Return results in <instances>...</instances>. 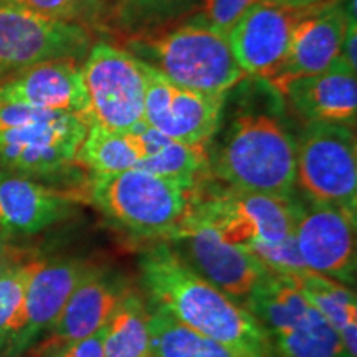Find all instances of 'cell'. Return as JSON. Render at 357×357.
Wrapping results in <instances>:
<instances>
[{"label": "cell", "mask_w": 357, "mask_h": 357, "mask_svg": "<svg viewBox=\"0 0 357 357\" xmlns=\"http://www.w3.org/2000/svg\"><path fill=\"white\" fill-rule=\"evenodd\" d=\"M151 305L238 357H275L265 329L238 301L195 273L167 242H153L139 257Z\"/></svg>", "instance_id": "cell-1"}, {"label": "cell", "mask_w": 357, "mask_h": 357, "mask_svg": "<svg viewBox=\"0 0 357 357\" xmlns=\"http://www.w3.org/2000/svg\"><path fill=\"white\" fill-rule=\"evenodd\" d=\"M208 174L231 189L289 200L296 192L293 134L273 113L240 111L211 153Z\"/></svg>", "instance_id": "cell-2"}, {"label": "cell", "mask_w": 357, "mask_h": 357, "mask_svg": "<svg viewBox=\"0 0 357 357\" xmlns=\"http://www.w3.org/2000/svg\"><path fill=\"white\" fill-rule=\"evenodd\" d=\"M126 50L172 83L205 95L227 96L247 78L227 35L192 19L174 29L136 33Z\"/></svg>", "instance_id": "cell-3"}, {"label": "cell", "mask_w": 357, "mask_h": 357, "mask_svg": "<svg viewBox=\"0 0 357 357\" xmlns=\"http://www.w3.org/2000/svg\"><path fill=\"white\" fill-rule=\"evenodd\" d=\"M197 185L131 169L89 174L83 195L101 215L136 240L166 242L189 212Z\"/></svg>", "instance_id": "cell-4"}, {"label": "cell", "mask_w": 357, "mask_h": 357, "mask_svg": "<svg viewBox=\"0 0 357 357\" xmlns=\"http://www.w3.org/2000/svg\"><path fill=\"white\" fill-rule=\"evenodd\" d=\"M88 119L0 101V164L29 177L60 174L77 160Z\"/></svg>", "instance_id": "cell-5"}, {"label": "cell", "mask_w": 357, "mask_h": 357, "mask_svg": "<svg viewBox=\"0 0 357 357\" xmlns=\"http://www.w3.org/2000/svg\"><path fill=\"white\" fill-rule=\"evenodd\" d=\"M243 306L270 339L275 357H351L323 314L281 275H266Z\"/></svg>", "instance_id": "cell-6"}, {"label": "cell", "mask_w": 357, "mask_h": 357, "mask_svg": "<svg viewBox=\"0 0 357 357\" xmlns=\"http://www.w3.org/2000/svg\"><path fill=\"white\" fill-rule=\"evenodd\" d=\"M190 211L255 258L293 238L291 199L236 190L205 178L195 189Z\"/></svg>", "instance_id": "cell-7"}, {"label": "cell", "mask_w": 357, "mask_h": 357, "mask_svg": "<svg viewBox=\"0 0 357 357\" xmlns=\"http://www.w3.org/2000/svg\"><path fill=\"white\" fill-rule=\"evenodd\" d=\"M296 146V190L357 220V141L352 126L306 123Z\"/></svg>", "instance_id": "cell-8"}, {"label": "cell", "mask_w": 357, "mask_h": 357, "mask_svg": "<svg viewBox=\"0 0 357 357\" xmlns=\"http://www.w3.org/2000/svg\"><path fill=\"white\" fill-rule=\"evenodd\" d=\"M89 124L129 131L144 123L146 75L142 61L126 48L91 43L82 61Z\"/></svg>", "instance_id": "cell-9"}, {"label": "cell", "mask_w": 357, "mask_h": 357, "mask_svg": "<svg viewBox=\"0 0 357 357\" xmlns=\"http://www.w3.org/2000/svg\"><path fill=\"white\" fill-rule=\"evenodd\" d=\"M166 242L195 273L240 305L270 275L248 250L227 242L190 208Z\"/></svg>", "instance_id": "cell-10"}, {"label": "cell", "mask_w": 357, "mask_h": 357, "mask_svg": "<svg viewBox=\"0 0 357 357\" xmlns=\"http://www.w3.org/2000/svg\"><path fill=\"white\" fill-rule=\"evenodd\" d=\"M293 236L307 270L346 287L356 284V218L296 190L291 197Z\"/></svg>", "instance_id": "cell-11"}, {"label": "cell", "mask_w": 357, "mask_h": 357, "mask_svg": "<svg viewBox=\"0 0 357 357\" xmlns=\"http://www.w3.org/2000/svg\"><path fill=\"white\" fill-rule=\"evenodd\" d=\"M91 47L86 26L53 22L0 0V83L53 58L82 60Z\"/></svg>", "instance_id": "cell-12"}, {"label": "cell", "mask_w": 357, "mask_h": 357, "mask_svg": "<svg viewBox=\"0 0 357 357\" xmlns=\"http://www.w3.org/2000/svg\"><path fill=\"white\" fill-rule=\"evenodd\" d=\"M142 66L146 75L144 123L185 144H211L220 126L227 96L178 86L144 61Z\"/></svg>", "instance_id": "cell-13"}, {"label": "cell", "mask_w": 357, "mask_h": 357, "mask_svg": "<svg viewBox=\"0 0 357 357\" xmlns=\"http://www.w3.org/2000/svg\"><path fill=\"white\" fill-rule=\"evenodd\" d=\"M312 7L293 8L261 0L231 25L227 40L247 78L273 82L288 55L294 29Z\"/></svg>", "instance_id": "cell-14"}, {"label": "cell", "mask_w": 357, "mask_h": 357, "mask_svg": "<svg viewBox=\"0 0 357 357\" xmlns=\"http://www.w3.org/2000/svg\"><path fill=\"white\" fill-rule=\"evenodd\" d=\"M89 266L91 263L75 257L42 260L26 287L15 333L0 357H22L38 344Z\"/></svg>", "instance_id": "cell-15"}, {"label": "cell", "mask_w": 357, "mask_h": 357, "mask_svg": "<svg viewBox=\"0 0 357 357\" xmlns=\"http://www.w3.org/2000/svg\"><path fill=\"white\" fill-rule=\"evenodd\" d=\"M131 289L132 287L123 275L91 265L71 291L55 324L47 333L48 337L33 349L45 354L58 346L82 341L101 331Z\"/></svg>", "instance_id": "cell-16"}, {"label": "cell", "mask_w": 357, "mask_h": 357, "mask_svg": "<svg viewBox=\"0 0 357 357\" xmlns=\"http://www.w3.org/2000/svg\"><path fill=\"white\" fill-rule=\"evenodd\" d=\"M0 101L88 119L82 63L77 58H53L29 66L0 83Z\"/></svg>", "instance_id": "cell-17"}, {"label": "cell", "mask_w": 357, "mask_h": 357, "mask_svg": "<svg viewBox=\"0 0 357 357\" xmlns=\"http://www.w3.org/2000/svg\"><path fill=\"white\" fill-rule=\"evenodd\" d=\"M83 194L45 185L35 177L0 169V229L35 235L66 220Z\"/></svg>", "instance_id": "cell-18"}, {"label": "cell", "mask_w": 357, "mask_h": 357, "mask_svg": "<svg viewBox=\"0 0 357 357\" xmlns=\"http://www.w3.org/2000/svg\"><path fill=\"white\" fill-rule=\"evenodd\" d=\"M346 24L347 13L342 0H324L312 7L294 29L280 73L268 84L278 91L291 79L331 68L341 55Z\"/></svg>", "instance_id": "cell-19"}, {"label": "cell", "mask_w": 357, "mask_h": 357, "mask_svg": "<svg viewBox=\"0 0 357 357\" xmlns=\"http://www.w3.org/2000/svg\"><path fill=\"white\" fill-rule=\"evenodd\" d=\"M306 123H336L354 128L357 118V71L341 58L321 73L291 79L278 91Z\"/></svg>", "instance_id": "cell-20"}, {"label": "cell", "mask_w": 357, "mask_h": 357, "mask_svg": "<svg viewBox=\"0 0 357 357\" xmlns=\"http://www.w3.org/2000/svg\"><path fill=\"white\" fill-rule=\"evenodd\" d=\"M131 131L139 142L142 159L137 169L155 176L176 178L190 185H199L211 177L208 146L185 144L164 136L149 124L141 123Z\"/></svg>", "instance_id": "cell-21"}, {"label": "cell", "mask_w": 357, "mask_h": 357, "mask_svg": "<svg viewBox=\"0 0 357 357\" xmlns=\"http://www.w3.org/2000/svg\"><path fill=\"white\" fill-rule=\"evenodd\" d=\"M293 287L300 291L323 318L333 326L342 339L351 357L357 352V298L354 289L314 271L300 270L287 275Z\"/></svg>", "instance_id": "cell-22"}, {"label": "cell", "mask_w": 357, "mask_h": 357, "mask_svg": "<svg viewBox=\"0 0 357 357\" xmlns=\"http://www.w3.org/2000/svg\"><path fill=\"white\" fill-rule=\"evenodd\" d=\"M105 357H151L149 307L136 289H131L105 326Z\"/></svg>", "instance_id": "cell-23"}, {"label": "cell", "mask_w": 357, "mask_h": 357, "mask_svg": "<svg viewBox=\"0 0 357 357\" xmlns=\"http://www.w3.org/2000/svg\"><path fill=\"white\" fill-rule=\"evenodd\" d=\"M141 159L139 142L131 129L111 131L98 124H89L75 164L89 174H116L137 169Z\"/></svg>", "instance_id": "cell-24"}, {"label": "cell", "mask_w": 357, "mask_h": 357, "mask_svg": "<svg viewBox=\"0 0 357 357\" xmlns=\"http://www.w3.org/2000/svg\"><path fill=\"white\" fill-rule=\"evenodd\" d=\"M149 331L151 357H238L153 305L149 307Z\"/></svg>", "instance_id": "cell-25"}, {"label": "cell", "mask_w": 357, "mask_h": 357, "mask_svg": "<svg viewBox=\"0 0 357 357\" xmlns=\"http://www.w3.org/2000/svg\"><path fill=\"white\" fill-rule=\"evenodd\" d=\"M42 260L26 257L13 265L0 278V356L6 351L17 324H19L22 306L29 281L38 270Z\"/></svg>", "instance_id": "cell-26"}, {"label": "cell", "mask_w": 357, "mask_h": 357, "mask_svg": "<svg viewBox=\"0 0 357 357\" xmlns=\"http://www.w3.org/2000/svg\"><path fill=\"white\" fill-rule=\"evenodd\" d=\"M200 0H114V10L124 29L151 30L192 10Z\"/></svg>", "instance_id": "cell-27"}, {"label": "cell", "mask_w": 357, "mask_h": 357, "mask_svg": "<svg viewBox=\"0 0 357 357\" xmlns=\"http://www.w3.org/2000/svg\"><path fill=\"white\" fill-rule=\"evenodd\" d=\"M53 22L86 26L100 19L105 0H8Z\"/></svg>", "instance_id": "cell-28"}, {"label": "cell", "mask_w": 357, "mask_h": 357, "mask_svg": "<svg viewBox=\"0 0 357 357\" xmlns=\"http://www.w3.org/2000/svg\"><path fill=\"white\" fill-rule=\"evenodd\" d=\"M260 2L261 0H200L197 6V13L190 17V19L227 35L231 25L248 8H252Z\"/></svg>", "instance_id": "cell-29"}, {"label": "cell", "mask_w": 357, "mask_h": 357, "mask_svg": "<svg viewBox=\"0 0 357 357\" xmlns=\"http://www.w3.org/2000/svg\"><path fill=\"white\" fill-rule=\"evenodd\" d=\"M102 337H105V328L93 336L82 339V341L58 346L55 349L45 352L42 357H105L102 354Z\"/></svg>", "instance_id": "cell-30"}, {"label": "cell", "mask_w": 357, "mask_h": 357, "mask_svg": "<svg viewBox=\"0 0 357 357\" xmlns=\"http://www.w3.org/2000/svg\"><path fill=\"white\" fill-rule=\"evenodd\" d=\"M357 17L347 15V24H346V32L344 38H342V47H341V58L349 68L357 71Z\"/></svg>", "instance_id": "cell-31"}, {"label": "cell", "mask_w": 357, "mask_h": 357, "mask_svg": "<svg viewBox=\"0 0 357 357\" xmlns=\"http://www.w3.org/2000/svg\"><path fill=\"white\" fill-rule=\"evenodd\" d=\"M29 257V253L24 252V250L13 247V245L3 242L0 240V278L6 273L7 270H10L13 265L24 260V258Z\"/></svg>", "instance_id": "cell-32"}, {"label": "cell", "mask_w": 357, "mask_h": 357, "mask_svg": "<svg viewBox=\"0 0 357 357\" xmlns=\"http://www.w3.org/2000/svg\"><path fill=\"white\" fill-rule=\"evenodd\" d=\"M273 2L280 3V6H284V7H293V8H306V7L318 6V3L324 2V0H273Z\"/></svg>", "instance_id": "cell-33"}, {"label": "cell", "mask_w": 357, "mask_h": 357, "mask_svg": "<svg viewBox=\"0 0 357 357\" xmlns=\"http://www.w3.org/2000/svg\"><path fill=\"white\" fill-rule=\"evenodd\" d=\"M33 351V349H32ZM22 357H42V354H40V352H37V351H33V354L32 356H22Z\"/></svg>", "instance_id": "cell-34"}]
</instances>
